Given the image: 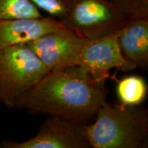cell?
<instances>
[{
  "label": "cell",
  "instance_id": "cell-1",
  "mask_svg": "<svg viewBox=\"0 0 148 148\" xmlns=\"http://www.w3.org/2000/svg\"><path fill=\"white\" fill-rule=\"evenodd\" d=\"M106 80L80 66L49 71L18 96L14 108L34 116H57L84 125L94 119L108 97Z\"/></svg>",
  "mask_w": 148,
  "mask_h": 148
},
{
  "label": "cell",
  "instance_id": "cell-2",
  "mask_svg": "<svg viewBox=\"0 0 148 148\" xmlns=\"http://www.w3.org/2000/svg\"><path fill=\"white\" fill-rule=\"evenodd\" d=\"M84 128L91 148L147 147L148 110L106 101Z\"/></svg>",
  "mask_w": 148,
  "mask_h": 148
},
{
  "label": "cell",
  "instance_id": "cell-3",
  "mask_svg": "<svg viewBox=\"0 0 148 148\" xmlns=\"http://www.w3.org/2000/svg\"><path fill=\"white\" fill-rule=\"evenodd\" d=\"M49 71L26 43L0 50V101L13 108L18 96Z\"/></svg>",
  "mask_w": 148,
  "mask_h": 148
},
{
  "label": "cell",
  "instance_id": "cell-4",
  "mask_svg": "<svg viewBox=\"0 0 148 148\" xmlns=\"http://www.w3.org/2000/svg\"><path fill=\"white\" fill-rule=\"evenodd\" d=\"M128 17L106 0H66L60 22L77 36L94 39L116 32Z\"/></svg>",
  "mask_w": 148,
  "mask_h": 148
},
{
  "label": "cell",
  "instance_id": "cell-5",
  "mask_svg": "<svg viewBox=\"0 0 148 148\" xmlns=\"http://www.w3.org/2000/svg\"><path fill=\"white\" fill-rule=\"evenodd\" d=\"M84 125L57 116H47L33 137L21 142L5 139L0 148H90Z\"/></svg>",
  "mask_w": 148,
  "mask_h": 148
},
{
  "label": "cell",
  "instance_id": "cell-6",
  "mask_svg": "<svg viewBox=\"0 0 148 148\" xmlns=\"http://www.w3.org/2000/svg\"><path fill=\"white\" fill-rule=\"evenodd\" d=\"M86 39L64 29L46 33L26 44L49 71H56L78 65Z\"/></svg>",
  "mask_w": 148,
  "mask_h": 148
},
{
  "label": "cell",
  "instance_id": "cell-7",
  "mask_svg": "<svg viewBox=\"0 0 148 148\" xmlns=\"http://www.w3.org/2000/svg\"><path fill=\"white\" fill-rule=\"evenodd\" d=\"M77 66L87 70L95 79L106 81L112 69L123 72L137 69L123 57L118 45L116 32L101 38H87Z\"/></svg>",
  "mask_w": 148,
  "mask_h": 148
},
{
  "label": "cell",
  "instance_id": "cell-8",
  "mask_svg": "<svg viewBox=\"0 0 148 148\" xmlns=\"http://www.w3.org/2000/svg\"><path fill=\"white\" fill-rule=\"evenodd\" d=\"M64 29L67 28L50 16L0 20V50L27 43L46 33Z\"/></svg>",
  "mask_w": 148,
  "mask_h": 148
},
{
  "label": "cell",
  "instance_id": "cell-9",
  "mask_svg": "<svg viewBox=\"0 0 148 148\" xmlns=\"http://www.w3.org/2000/svg\"><path fill=\"white\" fill-rule=\"evenodd\" d=\"M123 57L141 69L148 65V16H129L116 31Z\"/></svg>",
  "mask_w": 148,
  "mask_h": 148
},
{
  "label": "cell",
  "instance_id": "cell-10",
  "mask_svg": "<svg viewBox=\"0 0 148 148\" xmlns=\"http://www.w3.org/2000/svg\"><path fill=\"white\" fill-rule=\"evenodd\" d=\"M148 86L143 77L127 75L117 81L116 93L119 103L126 106H139L147 96Z\"/></svg>",
  "mask_w": 148,
  "mask_h": 148
},
{
  "label": "cell",
  "instance_id": "cell-11",
  "mask_svg": "<svg viewBox=\"0 0 148 148\" xmlns=\"http://www.w3.org/2000/svg\"><path fill=\"white\" fill-rule=\"evenodd\" d=\"M42 16L39 9L29 0H0V20Z\"/></svg>",
  "mask_w": 148,
  "mask_h": 148
},
{
  "label": "cell",
  "instance_id": "cell-12",
  "mask_svg": "<svg viewBox=\"0 0 148 148\" xmlns=\"http://www.w3.org/2000/svg\"><path fill=\"white\" fill-rule=\"evenodd\" d=\"M128 16H148V0H106Z\"/></svg>",
  "mask_w": 148,
  "mask_h": 148
},
{
  "label": "cell",
  "instance_id": "cell-13",
  "mask_svg": "<svg viewBox=\"0 0 148 148\" xmlns=\"http://www.w3.org/2000/svg\"><path fill=\"white\" fill-rule=\"evenodd\" d=\"M37 8L45 11L51 17L61 21L65 16L66 0H29Z\"/></svg>",
  "mask_w": 148,
  "mask_h": 148
},
{
  "label": "cell",
  "instance_id": "cell-14",
  "mask_svg": "<svg viewBox=\"0 0 148 148\" xmlns=\"http://www.w3.org/2000/svg\"><path fill=\"white\" fill-rule=\"evenodd\" d=\"M0 104H1V101H0Z\"/></svg>",
  "mask_w": 148,
  "mask_h": 148
}]
</instances>
